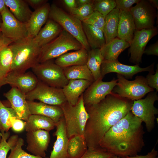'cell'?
<instances>
[{
	"label": "cell",
	"mask_w": 158,
	"mask_h": 158,
	"mask_svg": "<svg viewBox=\"0 0 158 158\" xmlns=\"http://www.w3.org/2000/svg\"><path fill=\"white\" fill-rule=\"evenodd\" d=\"M154 146L150 152L144 155L138 154L133 156L127 157V158H157L158 155V151L155 150V146Z\"/></svg>",
	"instance_id": "47"
},
{
	"label": "cell",
	"mask_w": 158,
	"mask_h": 158,
	"mask_svg": "<svg viewBox=\"0 0 158 158\" xmlns=\"http://www.w3.org/2000/svg\"><path fill=\"white\" fill-rule=\"evenodd\" d=\"M7 84L19 89L25 94L32 91L39 80L32 72L18 73L11 71L6 77Z\"/></svg>",
	"instance_id": "17"
},
{
	"label": "cell",
	"mask_w": 158,
	"mask_h": 158,
	"mask_svg": "<svg viewBox=\"0 0 158 158\" xmlns=\"http://www.w3.org/2000/svg\"><path fill=\"white\" fill-rule=\"evenodd\" d=\"M135 30L134 20L129 11L120 10L117 37L130 44Z\"/></svg>",
	"instance_id": "23"
},
{
	"label": "cell",
	"mask_w": 158,
	"mask_h": 158,
	"mask_svg": "<svg viewBox=\"0 0 158 158\" xmlns=\"http://www.w3.org/2000/svg\"><path fill=\"white\" fill-rule=\"evenodd\" d=\"M154 63L145 68H142L138 64L133 66L123 64L118 59L113 61L104 60L101 66V76L102 78L109 73L114 72L121 75L124 78H132L137 73L144 71L154 73Z\"/></svg>",
	"instance_id": "15"
},
{
	"label": "cell",
	"mask_w": 158,
	"mask_h": 158,
	"mask_svg": "<svg viewBox=\"0 0 158 158\" xmlns=\"http://www.w3.org/2000/svg\"><path fill=\"white\" fill-rule=\"evenodd\" d=\"M50 5L47 3L32 12L26 24L27 37L33 38L49 18Z\"/></svg>",
	"instance_id": "20"
},
{
	"label": "cell",
	"mask_w": 158,
	"mask_h": 158,
	"mask_svg": "<svg viewBox=\"0 0 158 158\" xmlns=\"http://www.w3.org/2000/svg\"><path fill=\"white\" fill-rule=\"evenodd\" d=\"M7 84L6 80V78H3L0 75V89L3 85Z\"/></svg>",
	"instance_id": "53"
},
{
	"label": "cell",
	"mask_w": 158,
	"mask_h": 158,
	"mask_svg": "<svg viewBox=\"0 0 158 158\" xmlns=\"http://www.w3.org/2000/svg\"><path fill=\"white\" fill-rule=\"evenodd\" d=\"M88 55V51L84 48L71 52H67L57 58L54 63L64 68L68 67L85 65Z\"/></svg>",
	"instance_id": "25"
},
{
	"label": "cell",
	"mask_w": 158,
	"mask_h": 158,
	"mask_svg": "<svg viewBox=\"0 0 158 158\" xmlns=\"http://www.w3.org/2000/svg\"><path fill=\"white\" fill-rule=\"evenodd\" d=\"M83 48L80 42L63 29L56 38L41 48L39 63L56 58L69 51H76Z\"/></svg>",
	"instance_id": "5"
},
{
	"label": "cell",
	"mask_w": 158,
	"mask_h": 158,
	"mask_svg": "<svg viewBox=\"0 0 158 158\" xmlns=\"http://www.w3.org/2000/svg\"><path fill=\"white\" fill-rule=\"evenodd\" d=\"M1 14L2 23L0 29L1 32L5 37L13 42L27 37V23L18 20L7 7Z\"/></svg>",
	"instance_id": "12"
},
{
	"label": "cell",
	"mask_w": 158,
	"mask_h": 158,
	"mask_svg": "<svg viewBox=\"0 0 158 158\" xmlns=\"http://www.w3.org/2000/svg\"><path fill=\"white\" fill-rule=\"evenodd\" d=\"M148 1L154 8H156L158 9V1L157 0H149Z\"/></svg>",
	"instance_id": "52"
},
{
	"label": "cell",
	"mask_w": 158,
	"mask_h": 158,
	"mask_svg": "<svg viewBox=\"0 0 158 158\" xmlns=\"http://www.w3.org/2000/svg\"><path fill=\"white\" fill-rule=\"evenodd\" d=\"M130 46L129 43L116 37L100 50L104 60L113 61L118 59L120 54Z\"/></svg>",
	"instance_id": "26"
},
{
	"label": "cell",
	"mask_w": 158,
	"mask_h": 158,
	"mask_svg": "<svg viewBox=\"0 0 158 158\" xmlns=\"http://www.w3.org/2000/svg\"><path fill=\"white\" fill-rule=\"evenodd\" d=\"M82 25L91 49H100L105 44L104 35L102 30L82 22Z\"/></svg>",
	"instance_id": "30"
},
{
	"label": "cell",
	"mask_w": 158,
	"mask_h": 158,
	"mask_svg": "<svg viewBox=\"0 0 158 158\" xmlns=\"http://www.w3.org/2000/svg\"><path fill=\"white\" fill-rule=\"evenodd\" d=\"M93 1L92 0L89 4L69 10V13L82 22L94 11Z\"/></svg>",
	"instance_id": "39"
},
{
	"label": "cell",
	"mask_w": 158,
	"mask_h": 158,
	"mask_svg": "<svg viewBox=\"0 0 158 158\" xmlns=\"http://www.w3.org/2000/svg\"><path fill=\"white\" fill-rule=\"evenodd\" d=\"M64 75L68 80H84L93 82L95 80L86 65H78L63 68Z\"/></svg>",
	"instance_id": "32"
},
{
	"label": "cell",
	"mask_w": 158,
	"mask_h": 158,
	"mask_svg": "<svg viewBox=\"0 0 158 158\" xmlns=\"http://www.w3.org/2000/svg\"><path fill=\"white\" fill-rule=\"evenodd\" d=\"M107 158H127V157H119L115 155H113L111 157H109Z\"/></svg>",
	"instance_id": "54"
},
{
	"label": "cell",
	"mask_w": 158,
	"mask_h": 158,
	"mask_svg": "<svg viewBox=\"0 0 158 158\" xmlns=\"http://www.w3.org/2000/svg\"><path fill=\"white\" fill-rule=\"evenodd\" d=\"M8 46L13 55L11 71L25 72L39 63L41 48L34 38L27 37L13 42Z\"/></svg>",
	"instance_id": "3"
},
{
	"label": "cell",
	"mask_w": 158,
	"mask_h": 158,
	"mask_svg": "<svg viewBox=\"0 0 158 158\" xmlns=\"http://www.w3.org/2000/svg\"><path fill=\"white\" fill-rule=\"evenodd\" d=\"M2 23V17L1 15V13H0V28L1 23Z\"/></svg>",
	"instance_id": "55"
},
{
	"label": "cell",
	"mask_w": 158,
	"mask_h": 158,
	"mask_svg": "<svg viewBox=\"0 0 158 158\" xmlns=\"http://www.w3.org/2000/svg\"><path fill=\"white\" fill-rule=\"evenodd\" d=\"M129 11L133 19L135 30H140L154 28L157 16L156 9L148 0H140Z\"/></svg>",
	"instance_id": "11"
},
{
	"label": "cell",
	"mask_w": 158,
	"mask_h": 158,
	"mask_svg": "<svg viewBox=\"0 0 158 158\" xmlns=\"http://www.w3.org/2000/svg\"><path fill=\"white\" fill-rule=\"evenodd\" d=\"M56 124L49 117L42 115L32 114L29 117L26 121L25 129L27 132L40 130L49 132L54 129Z\"/></svg>",
	"instance_id": "29"
},
{
	"label": "cell",
	"mask_w": 158,
	"mask_h": 158,
	"mask_svg": "<svg viewBox=\"0 0 158 158\" xmlns=\"http://www.w3.org/2000/svg\"><path fill=\"white\" fill-rule=\"evenodd\" d=\"M92 0H75L77 7L82 6L91 2Z\"/></svg>",
	"instance_id": "50"
},
{
	"label": "cell",
	"mask_w": 158,
	"mask_h": 158,
	"mask_svg": "<svg viewBox=\"0 0 158 158\" xmlns=\"http://www.w3.org/2000/svg\"><path fill=\"white\" fill-rule=\"evenodd\" d=\"M1 136L0 133V143L1 141Z\"/></svg>",
	"instance_id": "56"
},
{
	"label": "cell",
	"mask_w": 158,
	"mask_h": 158,
	"mask_svg": "<svg viewBox=\"0 0 158 158\" xmlns=\"http://www.w3.org/2000/svg\"><path fill=\"white\" fill-rule=\"evenodd\" d=\"M62 30L57 23L48 18L44 26L33 38L38 46L41 48L56 38Z\"/></svg>",
	"instance_id": "24"
},
{
	"label": "cell",
	"mask_w": 158,
	"mask_h": 158,
	"mask_svg": "<svg viewBox=\"0 0 158 158\" xmlns=\"http://www.w3.org/2000/svg\"><path fill=\"white\" fill-rule=\"evenodd\" d=\"M0 131L1 140L0 143V158H6L8 152L16 144L19 137L17 135L10 137V133L9 131Z\"/></svg>",
	"instance_id": "36"
},
{
	"label": "cell",
	"mask_w": 158,
	"mask_h": 158,
	"mask_svg": "<svg viewBox=\"0 0 158 158\" xmlns=\"http://www.w3.org/2000/svg\"><path fill=\"white\" fill-rule=\"evenodd\" d=\"M15 118H18L14 110L5 106L0 99V131H8L11 127L12 120Z\"/></svg>",
	"instance_id": "34"
},
{
	"label": "cell",
	"mask_w": 158,
	"mask_h": 158,
	"mask_svg": "<svg viewBox=\"0 0 158 158\" xmlns=\"http://www.w3.org/2000/svg\"><path fill=\"white\" fill-rule=\"evenodd\" d=\"M25 96L27 100L36 99L51 105L60 106L66 101L62 89L50 86L39 80L36 87Z\"/></svg>",
	"instance_id": "10"
},
{
	"label": "cell",
	"mask_w": 158,
	"mask_h": 158,
	"mask_svg": "<svg viewBox=\"0 0 158 158\" xmlns=\"http://www.w3.org/2000/svg\"><path fill=\"white\" fill-rule=\"evenodd\" d=\"M157 158H158V157H157Z\"/></svg>",
	"instance_id": "58"
},
{
	"label": "cell",
	"mask_w": 158,
	"mask_h": 158,
	"mask_svg": "<svg viewBox=\"0 0 158 158\" xmlns=\"http://www.w3.org/2000/svg\"><path fill=\"white\" fill-rule=\"evenodd\" d=\"M104 60L100 49H91L88 51L86 65L92 73L95 81L101 77V66Z\"/></svg>",
	"instance_id": "33"
},
{
	"label": "cell",
	"mask_w": 158,
	"mask_h": 158,
	"mask_svg": "<svg viewBox=\"0 0 158 158\" xmlns=\"http://www.w3.org/2000/svg\"><path fill=\"white\" fill-rule=\"evenodd\" d=\"M49 18L59 24L63 29L76 39L88 51L90 50L84 32L82 22L78 19L67 13L54 3L50 5Z\"/></svg>",
	"instance_id": "6"
},
{
	"label": "cell",
	"mask_w": 158,
	"mask_h": 158,
	"mask_svg": "<svg viewBox=\"0 0 158 158\" xmlns=\"http://www.w3.org/2000/svg\"><path fill=\"white\" fill-rule=\"evenodd\" d=\"M51 60L39 63L32 68V72L39 80L52 87L62 89L68 82L63 68Z\"/></svg>",
	"instance_id": "8"
},
{
	"label": "cell",
	"mask_w": 158,
	"mask_h": 158,
	"mask_svg": "<svg viewBox=\"0 0 158 158\" xmlns=\"http://www.w3.org/2000/svg\"><path fill=\"white\" fill-rule=\"evenodd\" d=\"M84 136L75 135L68 138L67 146L68 158H80L87 149Z\"/></svg>",
	"instance_id": "31"
},
{
	"label": "cell",
	"mask_w": 158,
	"mask_h": 158,
	"mask_svg": "<svg viewBox=\"0 0 158 158\" xmlns=\"http://www.w3.org/2000/svg\"><path fill=\"white\" fill-rule=\"evenodd\" d=\"M116 8L120 10L129 11L132 5L138 3L140 0H116Z\"/></svg>",
	"instance_id": "43"
},
{
	"label": "cell",
	"mask_w": 158,
	"mask_h": 158,
	"mask_svg": "<svg viewBox=\"0 0 158 158\" xmlns=\"http://www.w3.org/2000/svg\"><path fill=\"white\" fill-rule=\"evenodd\" d=\"M31 115L44 116L52 119L56 124L63 116L61 109L59 106L51 105L41 102L27 100Z\"/></svg>",
	"instance_id": "21"
},
{
	"label": "cell",
	"mask_w": 158,
	"mask_h": 158,
	"mask_svg": "<svg viewBox=\"0 0 158 158\" xmlns=\"http://www.w3.org/2000/svg\"><path fill=\"white\" fill-rule=\"evenodd\" d=\"M147 84L151 88L158 91V66L157 64L156 72H149L145 78Z\"/></svg>",
	"instance_id": "42"
},
{
	"label": "cell",
	"mask_w": 158,
	"mask_h": 158,
	"mask_svg": "<svg viewBox=\"0 0 158 158\" xmlns=\"http://www.w3.org/2000/svg\"><path fill=\"white\" fill-rule=\"evenodd\" d=\"M56 130L53 135L56 137L49 158H68L67 146L68 138L63 116L56 123Z\"/></svg>",
	"instance_id": "19"
},
{
	"label": "cell",
	"mask_w": 158,
	"mask_h": 158,
	"mask_svg": "<svg viewBox=\"0 0 158 158\" xmlns=\"http://www.w3.org/2000/svg\"><path fill=\"white\" fill-rule=\"evenodd\" d=\"M3 95L10 103L11 108L15 111L18 118L27 121L31 114L25 94L17 88L12 87L8 91L4 93Z\"/></svg>",
	"instance_id": "18"
},
{
	"label": "cell",
	"mask_w": 158,
	"mask_h": 158,
	"mask_svg": "<svg viewBox=\"0 0 158 158\" xmlns=\"http://www.w3.org/2000/svg\"><path fill=\"white\" fill-rule=\"evenodd\" d=\"M13 42L12 40L5 37L1 32L0 33V51Z\"/></svg>",
	"instance_id": "48"
},
{
	"label": "cell",
	"mask_w": 158,
	"mask_h": 158,
	"mask_svg": "<svg viewBox=\"0 0 158 158\" xmlns=\"http://www.w3.org/2000/svg\"><path fill=\"white\" fill-rule=\"evenodd\" d=\"M158 33L157 27L140 30H135L129 50L130 61L136 64L141 62L145 47L149 40Z\"/></svg>",
	"instance_id": "13"
},
{
	"label": "cell",
	"mask_w": 158,
	"mask_h": 158,
	"mask_svg": "<svg viewBox=\"0 0 158 158\" xmlns=\"http://www.w3.org/2000/svg\"><path fill=\"white\" fill-rule=\"evenodd\" d=\"M142 123L131 111H129L105 133L99 146L119 157L137 155L145 146V132Z\"/></svg>",
	"instance_id": "2"
},
{
	"label": "cell",
	"mask_w": 158,
	"mask_h": 158,
	"mask_svg": "<svg viewBox=\"0 0 158 158\" xmlns=\"http://www.w3.org/2000/svg\"><path fill=\"white\" fill-rule=\"evenodd\" d=\"M83 94L75 105L67 101L59 106L62 111L68 138L75 135L84 136L89 115L83 100Z\"/></svg>",
	"instance_id": "4"
},
{
	"label": "cell",
	"mask_w": 158,
	"mask_h": 158,
	"mask_svg": "<svg viewBox=\"0 0 158 158\" xmlns=\"http://www.w3.org/2000/svg\"><path fill=\"white\" fill-rule=\"evenodd\" d=\"M144 54L148 55L158 56V41L152 44L147 48L145 49Z\"/></svg>",
	"instance_id": "46"
},
{
	"label": "cell",
	"mask_w": 158,
	"mask_h": 158,
	"mask_svg": "<svg viewBox=\"0 0 158 158\" xmlns=\"http://www.w3.org/2000/svg\"><path fill=\"white\" fill-rule=\"evenodd\" d=\"M158 100L157 92L154 90L148 93L144 99L133 101L131 108V112L145 123L149 132L155 127V115L158 114V109L154 104Z\"/></svg>",
	"instance_id": "9"
},
{
	"label": "cell",
	"mask_w": 158,
	"mask_h": 158,
	"mask_svg": "<svg viewBox=\"0 0 158 158\" xmlns=\"http://www.w3.org/2000/svg\"><path fill=\"white\" fill-rule=\"evenodd\" d=\"M1 32V30H0V33Z\"/></svg>",
	"instance_id": "57"
},
{
	"label": "cell",
	"mask_w": 158,
	"mask_h": 158,
	"mask_svg": "<svg viewBox=\"0 0 158 158\" xmlns=\"http://www.w3.org/2000/svg\"><path fill=\"white\" fill-rule=\"evenodd\" d=\"M120 10L115 8L105 18L103 33L107 44L117 37Z\"/></svg>",
	"instance_id": "28"
},
{
	"label": "cell",
	"mask_w": 158,
	"mask_h": 158,
	"mask_svg": "<svg viewBox=\"0 0 158 158\" xmlns=\"http://www.w3.org/2000/svg\"><path fill=\"white\" fill-rule=\"evenodd\" d=\"M113 155L99 146L87 149L85 153L80 158H107Z\"/></svg>",
	"instance_id": "41"
},
{
	"label": "cell",
	"mask_w": 158,
	"mask_h": 158,
	"mask_svg": "<svg viewBox=\"0 0 158 158\" xmlns=\"http://www.w3.org/2000/svg\"><path fill=\"white\" fill-rule=\"evenodd\" d=\"M6 5L19 21L27 23L32 12L25 0H4Z\"/></svg>",
	"instance_id": "27"
},
{
	"label": "cell",
	"mask_w": 158,
	"mask_h": 158,
	"mask_svg": "<svg viewBox=\"0 0 158 158\" xmlns=\"http://www.w3.org/2000/svg\"><path fill=\"white\" fill-rule=\"evenodd\" d=\"M133 102L112 92L97 104L85 105L89 115L84 135L88 149L99 146L105 133L131 111Z\"/></svg>",
	"instance_id": "1"
},
{
	"label": "cell",
	"mask_w": 158,
	"mask_h": 158,
	"mask_svg": "<svg viewBox=\"0 0 158 158\" xmlns=\"http://www.w3.org/2000/svg\"><path fill=\"white\" fill-rule=\"evenodd\" d=\"M63 1L68 10L77 7L75 0H63Z\"/></svg>",
	"instance_id": "49"
},
{
	"label": "cell",
	"mask_w": 158,
	"mask_h": 158,
	"mask_svg": "<svg viewBox=\"0 0 158 158\" xmlns=\"http://www.w3.org/2000/svg\"><path fill=\"white\" fill-rule=\"evenodd\" d=\"M94 10L96 11L105 16L116 7L114 0H94Z\"/></svg>",
	"instance_id": "38"
},
{
	"label": "cell",
	"mask_w": 158,
	"mask_h": 158,
	"mask_svg": "<svg viewBox=\"0 0 158 158\" xmlns=\"http://www.w3.org/2000/svg\"><path fill=\"white\" fill-rule=\"evenodd\" d=\"M26 141L28 144L26 149L32 154L46 157V151L50 141L49 132L43 130L28 132Z\"/></svg>",
	"instance_id": "16"
},
{
	"label": "cell",
	"mask_w": 158,
	"mask_h": 158,
	"mask_svg": "<svg viewBox=\"0 0 158 158\" xmlns=\"http://www.w3.org/2000/svg\"><path fill=\"white\" fill-rule=\"evenodd\" d=\"M7 7L4 0H0V13H1Z\"/></svg>",
	"instance_id": "51"
},
{
	"label": "cell",
	"mask_w": 158,
	"mask_h": 158,
	"mask_svg": "<svg viewBox=\"0 0 158 158\" xmlns=\"http://www.w3.org/2000/svg\"><path fill=\"white\" fill-rule=\"evenodd\" d=\"M12 130L16 132H20L25 129L26 121L18 118H14L12 120Z\"/></svg>",
	"instance_id": "44"
},
{
	"label": "cell",
	"mask_w": 158,
	"mask_h": 158,
	"mask_svg": "<svg viewBox=\"0 0 158 158\" xmlns=\"http://www.w3.org/2000/svg\"><path fill=\"white\" fill-rule=\"evenodd\" d=\"M92 82L84 80H71L62 89L66 101L72 105L77 102L79 97Z\"/></svg>",
	"instance_id": "22"
},
{
	"label": "cell",
	"mask_w": 158,
	"mask_h": 158,
	"mask_svg": "<svg viewBox=\"0 0 158 158\" xmlns=\"http://www.w3.org/2000/svg\"><path fill=\"white\" fill-rule=\"evenodd\" d=\"M103 78L101 76L93 82L83 93V98L85 106L98 103L107 95L111 93L117 85V79L104 82L102 80Z\"/></svg>",
	"instance_id": "14"
},
{
	"label": "cell",
	"mask_w": 158,
	"mask_h": 158,
	"mask_svg": "<svg viewBox=\"0 0 158 158\" xmlns=\"http://www.w3.org/2000/svg\"><path fill=\"white\" fill-rule=\"evenodd\" d=\"M117 85L112 92L119 96L132 101L143 97L146 94L154 90L148 85L145 77L137 76L134 80L130 81L122 75L117 74Z\"/></svg>",
	"instance_id": "7"
},
{
	"label": "cell",
	"mask_w": 158,
	"mask_h": 158,
	"mask_svg": "<svg viewBox=\"0 0 158 158\" xmlns=\"http://www.w3.org/2000/svg\"><path fill=\"white\" fill-rule=\"evenodd\" d=\"M25 1L34 10L40 8L48 1L46 0H25Z\"/></svg>",
	"instance_id": "45"
},
{
	"label": "cell",
	"mask_w": 158,
	"mask_h": 158,
	"mask_svg": "<svg viewBox=\"0 0 158 158\" xmlns=\"http://www.w3.org/2000/svg\"><path fill=\"white\" fill-rule=\"evenodd\" d=\"M8 46L0 51V75L3 78H6L12 70L13 55Z\"/></svg>",
	"instance_id": "35"
},
{
	"label": "cell",
	"mask_w": 158,
	"mask_h": 158,
	"mask_svg": "<svg viewBox=\"0 0 158 158\" xmlns=\"http://www.w3.org/2000/svg\"><path fill=\"white\" fill-rule=\"evenodd\" d=\"M24 145L23 139L19 138L16 144L11 149V152L8 158H49L42 157L28 153L22 148Z\"/></svg>",
	"instance_id": "37"
},
{
	"label": "cell",
	"mask_w": 158,
	"mask_h": 158,
	"mask_svg": "<svg viewBox=\"0 0 158 158\" xmlns=\"http://www.w3.org/2000/svg\"><path fill=\"white\" fill-rule=\"evenodd\" d=\"M105 18V17L99 12L94 11L82 22L99 28L103 31Z\"/></svg>",
	"instance_id": "40"
}]
</instances>
